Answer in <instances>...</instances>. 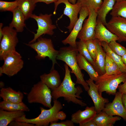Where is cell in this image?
Segmentation results:
<instances>
[{"mask_svg": "<svg viewBox=\"0 0 126 126\" xmlns=\"http://www.w3.org/2000/svg\"><path fill=\"white\" fill-rule=\"evenodd\" d=\"M110 59L113 74H119L122 73L116 63L110 58Z\"/></svg>", "mask_w": 126, "mask_h": 126, "instance_id": "obj_37", "label": "cell"}, {"mask_svg": "<svg viewBox=\"0 0 126 126\" xmlns=\"http://www.w3.org/2000/svg\"><path fill=\"white\" fill-rule=\"evenodd\" d=\"M97 39L95 38L85 41L86 46L91 56L94 61L96 58Z\"/></svg>", "mask_w": 126, "mask_h": 126, "instance_id": "obj_32", "label": "cell"}, {"mask_svg": "<svg viewBox=\"0 0 126 126\" xmlns=\"http://www.w3.org/2000/svg\"><path fill=\"white\" fill-rule=\"evenodd\" d=\"M10 126H35L32 124L25 122L16 121H14L12 122L9 124Z\"/></svg>", "mask_w": 126, "mask_h": 126, "instance_id": "obj_39", "label": "cell"}, {"mask_svg": "<svg viewBox=\"0 0 126 126\" xmlns=\"http://www.w3.org/2000/svg\"><path fill=\"white\" fill-rule=\"evenodd\" d=\"M121 119L120 116H110L102 111L97 113L92 120L97 126H113L116 121Z\"/></svg>", "mask_w": 126, "mask_h": 126, "instance_id": "obj_21", "label": "cell"}, {"mask_svg": "<svg viewBox=\"0 0 126 126\" xmlns=\"http://www.w3.org/2000/svg\"><path fill=\"white\" fill-rule=\"evenodd\" d=\"M4 63L0 67V76L5 74L11 77L17 74L22 68L24 62L20 54L16 50L9 53L3 60Z\"/></svg>", "mask_w": 126, "mask_h": 126, "instance_id": "obj_8", "label": "cell"}, {"mask_svg": "<svg viewBox=\"0 0 126 126\" xmlns=\"http://www.w3.org/2000/svg\"><path fill=\"white\" fill-rule=\"evenodd\" d=\"M77 58L81 70H85L88 74L90 78L95 81L99 75L92 65L79 53L77 56Z\"/></svg>", "mask_w": 126, "mask_h": 126, "instance_id": "obj_23", "label": "cell"}, {"mask_svg": "<svg viewBox=\"0 0 126 126\" xmlns=\"http://www.w3.org/2000/svg\"><path fill=\"white\" fill-rule=\"evenodd\" d=\"M105 70V73L106 74L109 75L113 74L111 67L110 58L106 54V57Z\"/></svg>", "mask_w": 126, "mask_h": 126, "instance_id": "obj_36", "label": "cell"}, {"mask_svg": "<svg viewBox=\"0 0 126 126\" xmlns=\"http://www.w3.org/2000/svg\"><path fill=\"white\" fill-rule=\"evenodd\" d=\"M64 66L65 74L64 79L59 87L52 91V98L53 100H57L59 98L63 97L68 102H71L82 107L86 106L85 103L78 99L81 98L80 95L83 92L82 88L79 86L75 87L76 84L71 79L68 65L65 64Z\"/></svg>", "mask_w": 126, "mask_h": 126, "instance_id": "obj_1", "label": "cell"}, {"mask_svg": "<svg viewBox=\"0 0 126 126\" xmlns=\"http://www.w3.org/2000/svg\"><path fill=\"white\" fill-rule=\"evenodd\" d=\"M52 14H40L39 16L32 14L31 18L35 19L37 23L38 28L36 30V33L34 34L33 38L28 43H31L36 41L37 39L43 35L46 34L52 35L54 32L53 30L56 28V26L53 24L51 18Z\"/></svg>", "mask_w": 126, "mask_h": 126, "instance_id": "obj_9", "label": "cell"}, {"mask_svg": "<svg viewBox=\"0 0 126 126\" xmlns=\"http://www.w3.org/2000/svg\"><path fill=\"white\" fill-rule=\"evenodd\" d=\"M12 13L13 18L9 26L14 28L17 32H22L25 26L24 23L25 19L24 15L18 7Z\"/></svg>", "mask_w": 126, "mask_h": 126, "instance_id": "obj_24", "label": "cell"}, {"mask_svg": "<svg viewBox=\"0 0 126 126\" xmlns=\"http://www.w3.org/2000/svg\"><path fill=\"white\" fill-rule=\"evenodd\" d=\"M50 89L41 81L34 84L27 95L28 101L29 103L41 104L50 108L52 96Z\"/></svg>", "mask_w": 126, "mask_h": 126, "instance_id": "obj_6", "label": "cell"}, {"mask_svg": "<svg viewBox=\"0 0 126 126\" xmlns=\"http://www.w3.org/2000/svg\"><path fill=\"white\" fill-rule=\"evenodd\" d=\"M110 14L112 17H120L126 18V0L116 2Z\"/></svg>", "mask_w": 126, "mask_h": 126, "instance_id": "obj_30", "label": "cell"}, {"mask_svg": "<svg viewBox=\"0 0 126 126\" xmlns=\"http://www.w3.org/2000/svg\"><path fill=\"white\" fill-rule=\"evenodd\" d=\"M121 58L122 62L126 66V53L121 56Z\"/></svg>", "mask_w": 126, "mask_h": 126, "instance_id": "obj_45", "label": "cell"}, {"mask_svg": "<svg viewBox=\"0 0 126 126\" xmlns=\"http://www.w3.org/2000/svg\"><path fill=\"white\" fill-rule=\"evenodd\" d=\"M0 96L4 101L18 103L22 102L24 95L20 91H16L11 87H8L1 88Z\"/></svg>", "mask_w": 126, "mask_h": 126, "instance_id": "obj_19", "label": "cell"}, {"mask_svg": "<svg viewBox=\"0 0 126 126\" xmlns=\"http://www.w3.org/2000/svg\"><path fill=\"white\" fill-rule=\"evenodd\" d=\"M116 0H103L102 3L97 12V19L105 26L107 22L106 17L108 13L113 9Z\"/></svg>", "mask_w": 126, "mask_h": 126, "instance_id": "obj_25", "label": "cell"}, {"mask_svg": "<svg viewBox=\"0 0 126 126\" xmlns=\"http://www.w3.org/2000/svg\"><path fill=\"white\" fill-rule=\"evenodd\" d=\"M3 36L0 41V59L4 60L10 52L16 50L15 48L18 40L17 32L15 29L10 26L3 28Z\"/></svg>", "mask_w": 126, "mask_h": 126, "instance_id": "obj_7", "label": "cell"}, {"mask_svg": "<svg viewBox=\"0 0 126 126\" xmlns=\"http://www.w3.org/2000/svg\"><path fill=\"white\" fill-rule=\"evenodd\" d=\"M97 114L94 106H87L84 110H79L72 114L71 120L74 123L81 124L92 120Z\"/></svg>", "mask_w": 126, "mask_h": 126, "instance_id": "obj_17", "label": "cell"}, {"mask_svg": "<svg viewBox=\"0 0 126 126\" xmlns=\"http://www.w3.org/2000/svg\"><path fill=\"white\" fill-rule=\"evenodd\" d=\"M4 84L3 82L2 81H0V87L1 88H4Z\"/></svg>", "mask_w": 126, "mask_h": 126, "instance_id": "obj_47", "label": "cell"}, {"mask_svg": "<svg viewBox=\"0 0 126 126\" xmlns=\"http://www.w3.org/2000/svg\"><path fill=\"white\" fill-rule=\"evenodd\" d=\"M106 54L100 42L97 40L96 56L94 61L95 70L99 75L105 73V66Z\"/></svg>", "mask_w": 126, "mask_h": 126, "instance_id": "obj_20", "label": "cell"}, {"mask_svg": "<svg viewBox=\"0 0 126 126\" xmlns=\"http://www.w3.org/2000/svg\"><path fill=\"white\" fill-rule=\"evenodd\" d=\"M108 44L111 49L116 54L122 56L126 53V48L116 41H112Z\"/></svg>", "mask_w": 126, "mask_h": 126, "instance_id": "obj_33", "label": "cell"}, {"mask_svg": "<svg viewBox=\"0 0 126 126\" xmlns=\"http://www.w3.org/2000/svg\"><path fill=\"white\" fill-rule=\"evenodd\" d=\"M116 0V2H119L125 1L126 0Z\"/></svg>", "mask_w": 126, "mask_h": 126, "instance_id": "obj_48", "label": "cell"}, {"mask_svg": "<svg viewBox=\"0 0 126 126\" xmlns=\"http://www.w3.org/2000/svg\"><path fill=\"white\" fill-rule=\"evenodd\" d=\"M37 40L36 42L25 44L36 51L37 53L36 59H43L46 57H49L52 62L51 70L54 69V65L57 63L56 59L58 51L54 49L51 39L43 38L41 36Z\"/></svg>", "mask_w": 126, "mask_h": 126, "instance_id": "obj_4", "label": "cell"}, {"mask_svg": "<svg viewBox=\"0 0 126 126\" xmlns=\"http://www.w3.org/2000/svg\"><path fill=\"white\" fill-rule=\"evenodd\" d=\"M34 2L36 3L38 2H42L47 4H50L53 3L54 4L56 3L58 0H33Z\"/></svg>", "mask_w": 126, "mask_h": 126, "instance_id": "obj_41", "label": "cell"}, {"mask_svg": "<svg viewBox=\"0 0 126 126\" xmlns=\"http://www.w3.org/2000/svg\"><path fill=\"white\" fill-rule=\"evenodd\" d=\"M89 86L87 91L89 95L93 102L95 109L97 113L102 111L105 104L109 102L108 98H103L99 94L96 85L90 78L86 81Z\"/></svg>", "mask_w": 126, "mask_h": 126, "instance_id": "obj_15", "label": "cell"}, {"mask_svg": "<svg viewBox=\"0 0 126 126\" xmlns=\"http://www.w3.org/2000/svg\"><path fill=\"white\" fill-rule=\"evenodd\" d=\"M41 81L52 91L59 87L61 82L60 76L57 71L51 70L48 74H44L40 76Z\"/></svg>", "mask_w": 126, "mask_h": 126, "instance_id": "obj_18", "label": "cell"}, {"mask_svg": "<svg viewBox=\"0 0 126 126\" xmlns=\"http://www.w3.org/2000/svg\"><path fill=\"white\" fill-rule=\"evenodd\" d=\"M126 80V73L117 74H108L106 73L99 75L95 82L98 92L102 95L105 92L109 95H115L119 85Z\"/></svg>", "mask_w": 126, "mask_h": 126, "instance_id": "obj_3", "label": "cell"}, {"mask_svg": "<svg viewBox=\"0 0 126 126\" xmlns=\"http://www.w3.org/2000/svg\"><path fill=\"white\" fill-rule=\"evenodd\" d=\"M95 38L100 42H104L108 43L112 41L118 40L116 35L110 31L100 21L97 19L95 29Z\"/></svg>", "mask_w": 126, "mask_h": 126, "instance_id": "obj_16", "label": "cell"}, {"mask_svg": "<svg viewBox=\"0 0 126 126\" xmlns=\"http://www.w3.org/2000/svg\"><path fill=\"white\" fill-rule=\"evenodd\" d=\"M36 6L33 0H18V7L22 13L25 20L31 18Z\"/></svg>", "mask_w": 126, "mask_h": 126, "instance_id": "obj_27", "label": "cell"}, {"mask_svg": "<svg viewBox=\"0 0 126 126\" xmlns=\"http://www.w3.org/2000/svg\"><path fill=\"white\" fill-rule=\"evenodd\" d=\"M100 43L106 54L117 64L122 73H126V66L122 61L121 56L112 51L108 43L104 42H100Z\"/></svg>", "mask_w": 126, "mask_h": 126, "instance_id": "obj_26", "label": "cell"}, {"mask_svg": "<svg viewBox=\"0 0 126 126\" xmlns=\"http://www.w3.org/2000/svg\"><path fill=\"white\" fill-rule=\"evenodd\" d=\"M25 114L24 112L23 111H9L0 109V126H7L17 118Z\"/></svg>", "mask_w": 126, "mask_h": 126, "instance_id": "obj_22", "label": "cell"}, {"mask_svg": "<svg viewBox=\"0 0 126 126\" xmlns=\"http://www.w3.org/2000/svg\"><path fill=\"white\" fill-rule=\"evenodd\" d=\"M88 8V18L84 20L82 29L77 37L84 41L95 38V29L97 24V12L92 8Z\"/></svg>", "mask_w": 126, "mask_h": 126, "instance_id": "obj_10", "label": "cell"}, {"mask_svg": "<svg viewBox=\"0 0 126 126\" xmlns=\"http://www.w3.org/2000/svg\"><path fill=\"white\" fill-rule=\"evenodd\" d=\"M74 123L71 120H67L64 121L57 122H52L50 123V126H74Z\"/></svg>", "mask_w": 126, "mask_h": 126, "instance_id": "obj_35", "label": "cell"}, {"mask_svg": "<svg viewBox=\"0 0 126 126\" xmlns=\"http://www.w3.org/2000/svg\"><path fill=\"white\" fill-rule=\"evenodd\" d=\"M53 106L49 109L40 107L41 113L35 118L28 119L25 114L17 118L15 121L32 124L36 126H48L50 122H53V118L56 113L63 108L62 104L57 100H53Z\"/></svg>", "mask_w": 126, "mask_h": 126, "instance_id": "obj_5", "label": "cell"}, {"mask_svg": "<svg viewBox=\"0 0 126 126\" xmlns=\"http://www.w3.org/2000/svg\"><path fill=\"white\" fill-rule=\"evenodd\" d=\"M78 53L77 48L70 46L62 47L58 50L57 59L64 61L70 67L71 73L74 74L76 77V84H81L87 91L89 86L84 79V75L82 73L77 63V57Z\"/></svg>", "mask_w": 126, "mask_h": 126, "instance_id": "obj_2", "label": "cell"}, {"mask_svg": "<svg viewBox=\"0 0 126 126\" xmlns=\"http://www.w3.org/2000/svg\"><path fill=\"white\" fill-rule=\"evenodd\" d=\"M105 26L110 31L117 36L119 42H126V18L112 17Z\"/></svg>", "mask_w": 126, "mask_h": 126, "instance_id": "obj_14", "label": "cell"}, {"mask_svg": "<svg viewBox=\"0 0 126 126\" xmlns=\"http://www.w3.org/2000/svg\"><path fill=\"white\" fill-rule=\"evenodd\" d=\"M82 6L93 9L97 12L101 6L102 0H80Z\"/></svg>", "mask_w": 126, "mask_h": 126, "instance_id": "obj_34", "label": "cell"}, {"mask_svg": "<svg viewBox=\"0 0 126 126\" xmlns=\"http://www.w3.org/2000/svg\"><path fill=\"white\" fill-rule=\"evenodd\" d=\"M80 126H97L93 120L88 121L84 123L79 124Z\"/></svg>", "mask_w": 126, "mask_h": 126, "instance_id": "obj_42", "label": "cell"}, {"mask_svg": "<svg viewBox=\"0 0 126 126\" xmlns=\"http://www.w3.org/2000/svg\"><path fill=\"white\" fill-rule=\"evenodd\" d=\"M76 43L79 53L92 65L95 70L94 62L88 51L85 41L80 40L79 41L76 42Z\"/></svg>", "mask_w": 126, "mask_h": 126, "instance_id": "obj_29", "label": "cell"}, {"mask_svg": "<svg viewBox=\"0 0 126 126\" xmlns=\"http://www.w3.org/2000/svg\"><path fill=\"white\" fill-rule=\"evenodd\" d=\"M62 3L65 5L63 14L69 18L70 23L69 25L67 27L69 31H72L75 24L78 19V15L82 6L80 0H78L75 4L70 3L68 0H58L54 4L55 9L54 14H56V11L58 5Z\"/></svg>", "mask_w": 126, "mask_h": 126, "instance_id": "obj_11", "label": "cell"}, {"mask_svg": "<svg viewBox=\"0 0 126 126\" xmlns=\"http://www.w3.org/2000/svg\"><path fill=\"white\" fill-rule=\"evenodd\" d=\"M78 19L68 36L62 41L65 45L69 44L70 46L77 48L76 39L77 35L82 27L83 24L85 19L89 14L88 8L85 6H82L79 12Z\"/></svg>", "mask_w": 126, "mask_h": 126, "instance_id": "obj_12", "label": "cell"}, {"mask_svg": "<svg viewBox=\"0 0 126 126\" xmlns=\"http://www.w3.org/2000/svg\"><path fill=\"white\" fill-rule=\"evenodd\" d=\"M0 109L9 111H21L29 112V108L22 102L18 103L3 101L0 103Z\"/></svg>", "mask_w": 126, "mask_h": 126, "instance_id": "obj_28", "label": "cell"}, {"mask_svg": "<svg viewBox=\"0 0 126 126\" xmlns=\"http://www.w3.org/2000/svg\"><path fill=\"white\" fill-rule=\"evenodd\" d=\"M117 89L122 94L126 95V80L122 84H120L118 86Z\"/></svg>", "mask_w": 126, "mask_h": 126, "instance_id": "obj_40", "label": "cell"}, {"mask_svg": "<svg viewBox=\"0 0 126 126\" xmlns=\"http://www.w3.org/2000/svg\"><path fill=\"white\" fill-rule=\"evenodd\" d=\"M18 0L13 1H0V11H10L12 12L18 7Z\"/></svg>", "mask_w": 126, "mask_h": 126, "instance_id": "obj_31", "label": "cell"}, {"mask_svg": "<svg viewBox=\"0 0 126 126\" xmlns=\"http://www.w3.org/2000/svg\"><path fill=\"white\" fill-rule=\"evenodd\" d=\"M3 24L2 23H1L0 24V41L2 39L3 36V28L2 27H3Z\"/></svg>", "mask_w": 126, "mask_h": 126, "instance_id": "obj_44", "label": "cell"}, {"mask_svg": "<svg viewBox=\"0 0 126 126\" xmlns=\"http://www.w3.org/2000/svg\"><path fill=\"white\" fill-rule=\"evenodd\" d=\"M69 1L73 4H75L76 3L77 0H68Z\"/></svg>", "mask_w": 126, "mask_h": 126, "instance_id": "obj_46", "label": "cell"}, {"mask_svg": "<svg viewBox=\"0 0 126 126\" xmlns=\"http://www.w3.org/2000/svg\"><path fill=\"white\" fill-rule=\"evenodd\" d=\"M122 101L123 105L126 110V94H122Z\"/></svg>", "mask_w": 126, "mask_h": 126, "instance_id": "obj_43", "label": "cell"}, {"mask_svg": "<svg viewBox=\"0 0 126 126\" xmlns=\"http://www.w3.org/2000/svg\"><path fill=\"white\" fill-rule=\"evenodd\" d=\"M122 94L117 92L112 102L106 104L102 111L110 116H120L126 122V110L122 102Z\"/></svg>", "mask_w": 126, "mask_h": 126, "instance_id": "obj_13", "label": "cell"}, {"mask_svg": "<svg viewBox=\"0 0 126 126\" xmlns=\"http://www.w3.org/2000/svg\"><path fill=\"white\" fill-rule=\"evenodd\" d=\"M65 113L62 111H59L55 114L53 119V122H57L59 120H64L66 118Z\"/></svg>", "mask_w": 126, "mask_h": 126, "instance_id": "obj_38", "label": "cell"}]
</instances>
